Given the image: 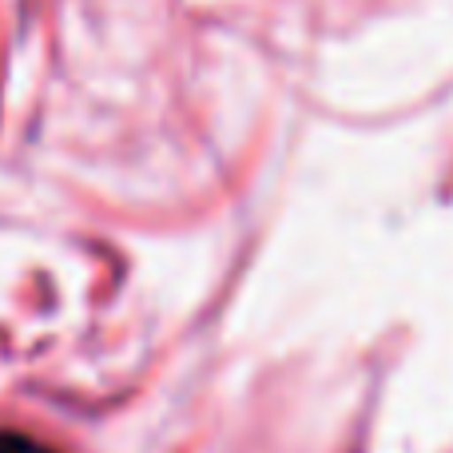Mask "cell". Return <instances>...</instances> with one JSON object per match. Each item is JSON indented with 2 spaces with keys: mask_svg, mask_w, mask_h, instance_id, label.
Instances as JSON below:
<instances>
[{
  "mask_svg": "<svg viewBox=\"0 0 453 453\" xmlns=\"http://www.w3.org/2000/svg\"><path fill=\"white\" fill-rule=\"evenodd\" d=\"M0 453H52V449L40 446V441H36V438H28V434L0 430Z\"/></svg>",
  "mask_w": 453,
  "mask_h": 453,
  "instance_id": "cell-1",
  "label": "cell"
}]
</instances>
